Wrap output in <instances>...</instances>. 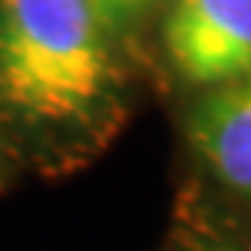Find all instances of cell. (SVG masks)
I'll return each mask as SVG.
<instances>
[{"instance_id":"obj_1","label":"cell","mask_w":251,"mask_h":251,"mask_svg":"<svg viewBox=\"0 0 251 251\" xmlns=\"http://www.w3.org/2000/svg\"><path fill=\"white\" fill-rule=\"evenodd\" d=\"M106 28L95 0H0V98L45 123L90 115L109 81Z\"/></svg>"},{"instance_id":"obj_2","label":"cell","mask_w":251,"mask_h":251,"mask_svg":"<svg viewBox=\"0 0 251 251\" xmlns=\"http://www.w3.org/2000/svg\"><path fill=\"white\" fill-rule=\"evenodd\" d=\"M162 36L187 81L201 87L234 81L251 70V0H176Z\"/></svg>"},{"instance_id":"obj_3","label":"cell","mask_w":251,"mask_h":251,"mask_svg":"<svg viewBox=\"0 0 251 251\" xmlns=\"http://www.w3.org/2000/svg\"><path fill=\"white\" fill-rule=\"evenodd\" d=\"M190 140L221 184L251 196V70L218 84L193 109Z\"/></svg>"},{"instance_id":"obj_4","label":"cell","mask_w":251,"mask_h":251,"mask_svg":"<svg viewBox=\"0 0 251 251\" xmlns=\"http://www.w3.org/2000/svg\"><path fill=\"white\" fill-rule=\"evenodd\" d=\"M148 3H153V0H95V6H98V11L103 14V20H106L109 25H117V23L131 20Z\"/></svg>"},{"instance_id":"obj_5","label":"cell","mask_w":251,"mask_h":251,"mask_svg":"<svg viewBox=\"0 0 251 251\" xmlns=\"http://www.w3.org/2000/svg\"><path fill=\"white\" fill-rule=\"evenodd\" d=\"M198 251H237V249H232V246H204Z\"/></svg>"}]
</instances>
